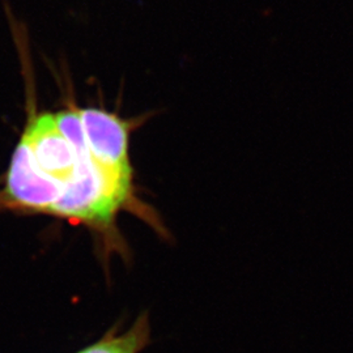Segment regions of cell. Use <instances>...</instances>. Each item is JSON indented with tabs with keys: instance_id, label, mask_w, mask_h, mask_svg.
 I'll use <instances>...</instances> for the list:
<instances>
[{
	"instance_id": "cell-1",
	"label": "cell",
	"mask_w": 353,
	"mask_h": 353,
	"mask_svg": "<svg viewBox=\"0 0 353 353\" xmlns=\"http://www.w3.org/2000/svg\"><path fill=\"white\" fill-rule=\"evenodd\" d=\"M61 195L62 189L50 176L42 173L28 140L21 135L0 191V212L12 211L50 216L51 210Z\"/></svg>"
},
{
	"instance_id": "cell-2",
	"label": "cell",
	"mask_w": 353,
	"mask_h": 353,
	"mask_svg": "<svg viewBox=\"0 0 353 353\" xmlns=\"http://www.w3.org/2000/svg\"><path fill=\"white\" fill-rule=\"evenodd\" d=\"M77 113L93 159L118 174L135 176L130 159V138L148 115L125 119L101 108H77Z\"/></svg>"
},
{
	"instance_id": "cell-3",
	"label": "cell",
	"mask_w": 353,
	"mask_h": 353,
	"mask_svg": "<svg viewBox=\"0 0 353 353\" xmlns=\"http://www.w3.org/2000/svg\"><path fill=\"white\" fill-rule=\"evenodd\" d=\"M29 108L23 135L30 145L38 168L43 174L50 176L63 194L65 185L77 168L79 153L62 134L54 113H37L34 101H29Z\"/></svg>"
},
{
	"instance_id": "cell-4",
	"label": "cell",
	"mask_w": 353,
	"mask_h": 353,
	"mask_svg": "<svg viewBox=\"0 0 353 353\" xmlns=\"http://www.w3.org/2000/svg\"><path fill=\"white\" fill-rule=\"evenodd\" d=\"M114 325L101 339L92 343L77 353H141L151 343V322L147 312L140 313L134 323L121 331Z\"/></svg>"
}]
</instances>
